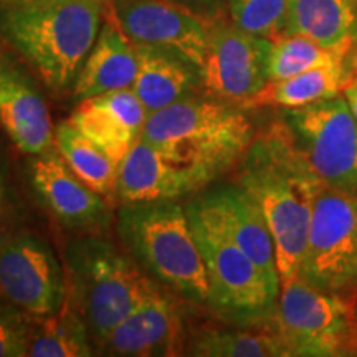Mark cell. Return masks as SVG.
<instances>
[{"mask_svg":"<svg viewBox=\"0 0 357 357\" xmlns=\"http://www.w3.org/2000/svg\"><path fill=\"white\" fill-rule=\"evenodd\" d=\"M172 2L181 3L208 20L227 13V0H172Z\"/></svg>","mask_w":357,"mask_h":357,"instance_id":"cell-31","label":"cell"},{"mask_svg":"<svg viewBox=\"0 0 357 357\" xmlns=\"http://www.w3.org/2000/svg\"><path fill=\"white\" fill-rule=\"evenodd\" d=\"M329 293L296 278L281 284L270 328L287 346L289 357L357 356L356 298Z\"/></svg>","mask_w":357,"mask_h":357,"instance_id":"cell-6","label":"cell"},{"mask_svg":"<svg viewBox=\"0 0 357 357\" xmlns=\"http://www.w3.org/2000/svg\"><path fill=\"white\" fill-rule=\"evenodd\" d=\"M116 230L154 283L182 301L207 306L208 281L185 207L177 200L123 204Z\"/></svg>","mask_w":357,"mask_h":357,"instance_id":"cell-4","label":"cell"},{"mask_svg":"<svg viewBox=\"0 0 357 357\" xmlns=\"http://www.w3.org/2000/svg\"><path fill=\"white\" fill-rule=\"evenodd\" d=\"M111 7L134 43L172 52L202 68L212 19L172 0H111Z\"/></svg>","mask_w":357,"mask_h":357,"instance_id":"cell-12","label":"cell"},{"mask_svg":"<svg viewBox=\"0 0 357 357\" xmlns=\"http://www.w3.org/2000/svg\"><path fill=\"white\" fill-rule=\"evenodd\" d=\"M6 134L0 132V229L22 223V200L12 174V159Z\"/></svg>","mask_w":357,"mask_h":357,"instance_id":"cell-30","label":"cell"},{"mask_svg":"<svg viewBox=\"0 0 357 357\" xmlns=\"http://www.w3.org/2000/svg\"><path fill=\"white\" fill-rule=\"evenodd\" d=\"M55 147L79 181L102 197L114 199L119 164L79 132L70 119L55 126Z\"/></svg>","mask_w":357,"mask_h":357,"instance_id":"cell-24","label":"cell"},{"mask_svg":"<svg viewBox=\"0 0 357 357\" xmlns=\"http://www.w3.org/2000/svg\"><path fill=\"white\" fill-rule=\"evenodd\" d=\"M141 137L160 153L217 178L255 139L243 108L190 96L149 114Z\"/></svg>","mask_w":357,"mask_h":357,"instance_id":"cell-5","label":"cell"},{"mask_svg":"<svg viewBox=\"0 0 357 357\" xmlns=\"http://www.w3.org/2000/svg\"><path fill=\"white\" fill-rule=\"evenodd\" d=\"M185 212L207 273L208 310L238 326L266 323L281 288L266 278L242 248L194 208L185 205Z\"/></svg>","mask_w":357,"mask_h":357,"instance_id":"cell-7","label":"cell"},{"mask_svg":"<svg viewBox=\"0 0 357 357\" xmlns=\"http://www.w3.org/2000/svg\"><path fill=\"white\" fill-rule=\"evenodd\" d=\"M342 95H344L347 105H349L352 114H354L357 121V68H351L349 78H347Z\"/></svg>","mask_w":357,"mask_h":357,"instance_id":"cell-32","label":"cell"},{"mask_svg":"<svg viewBox=\"0 0 357 357\" xmlns=\"http://www.w3.org/2000/svg\"><path fill=\"white\" fill-rule=\"evenodd\" d=\"M298 278L329 293L357 289V195L321 182Z\"/></svg>","mask_w":357,"mask_h":357,"instance_id":"cell-8","label":"cell"},{"mask_svg":"<svg viewBox=\"0 0 357 357\" xmlns=\"http://www.w3.org/2000/svg\"><path fill=\"white\" fill-rule=\"evenodd\" d=\"M0 296L35 318L60 311L68 296L65 263L22 223L0 229Z\"/></svg>","mask_w":357,"mask_h":357,"instance_id":"cell-9","label":"cell"},{"mask_svg":"<svg viewBox=\"0 0 357 357\" xmlns=\"http://www.w3.org/2000/svg\"><path fill=\"white\" fill-rule=\"evenodd\" d=\"M108 0H43L0 7V40L48 89L73 88L96 42Z\"/></svg>","mask_w":357,"mask_h":357,"instance_id":"cell-2","label":"cell"},{"mask_svg":"<svg viewBox=\"0 0 357 357\" xmlns=\"http://www.w3.org/2000/svg\"><path fill=\"white\" fill-rule=\"evenodd\" d=\"M184 356L194 357H289L270 324L243 328H189Z\"/></svg>","mask_w":357,"mask_h":357,"instance_id":"cell-21","label":"cell"},{"mask_svg":"<svg viewBox=\"0 0 357 357\" xmlns=\"http://www.w3.org/2000/svg\"><path fill=\"white\" fill-rule=\"evenodd\" d=\"M354 316H356V326H357V298H356V303H354Z\"/></svg>","mask_w":357,"mask_h":357,"instance_id":"cell-34","label":"cell"},{"mask_svg":"<svg viewBox=\"0 0 357 357\" xmlns=\"http://www.w3.org/2000/svg\"><path fill=\"white\" fill-rule=\"evenodd\" d=\"M194 208L211 225L229 236L236 247L255 261L271 283L281 288L275 240L258 204L238 184L215 187L189 200Z\"/></svg>","mask_w":357,"mask_h":357,"instance_id":"cell-16","label":"cell"},{"mask_svg":"<svg viewBox=\"0 0 357 357\" xmlns=\"http://www.w3.org/2000/svg\"><path fill=\"white\" fill-rule=\"evenodd\" d=\"M284 32L306 35L334 50L354 52L356 0H288Z\"/></svg>","mask_w":357,"mask_h":357,"instance_id":"cell-20","label":"cell"},{"mask_svg":"<svg viewBox=\"0 0 357 357\" xmlns=\"http://www.w3.org/2000/svg\"><path fill=\"white\" fill-rule=\"evenodd\" d=\"M288 0H227V13L236 26L271 40L287 30Z\"/></svg>","mask_w":357,"mask_h":357,"instance_id":"cell-27","label":"cell"},{"mask_svg":"<svg viewBox=\"0 0 357 357\" xmlns=\"http://www.w3.org/2000/svg\"><path fill=\"white\" fill-rule=\"evenodd\" d=\"M66 300L86 323L95 347L137 306L159 293L126 248L93 231L65 247Z\"/></svg>","mask_w":357,"mask_h":357,"instance_id":"cell-3","label":"cell"},{"mask_svg":"<svg viewBox=\"0 0 357 357\" xmlns=\"http://www.w3.org/2000/svg\"><path fill=\"white\" fill-rule=\"evenodd\" d=\"M43 2V0H0V7H19L29 6V3Z\"/></svg>","mask_w":357,"mask_h":357,"instance_id":"cell-33","label":"cell"},{"mask_svg":"<svg viewBox=\"0 0 357 357\" xmlns=\"http://www.w3.org/2000/svg\"><path fill=\"white\" fill-rule=\"evenodd\" d=\"M270 45L268 38L236 26L229 13L212 19L200 68V91L243 108L268 83Z\"/></svg>","mask_w":357,"mask_h":357,"instance_id":"cell-11","label":"cell"},{"mask_svg":"<svg viewBox=\"0 0 357 357\" xmlns=\"http://www.w3.org/2000/svg\"><path fill=\"white\" fill-rule=\"evenodd\" d=\"M91 356H96L95 342L86 323L68 300L60 311L35 318L29 357Z\"/></svg>","mask_w":357,"mask_h":357,"instance_id":"cell-23","label":"cell"},{"mask_svg":"<svg viewBox=\"0 0 357 357\" xmlns=\"http://www.w3.org/2000/svg\"><path fill=\"white\" fill-rule=\"evenodd\" d=\"M136 50L139 70L132 89L149 114L195 96L200 89V70L190 61L149 45L136 43Z\"/></svg>","mask_w":357,"mask_h":357,"instance_id":"cell-19","label":"cell"},{"mask_svg":"<svg viewBox=\"0 0 357 357\" xmlns=\"http://www.w3.org/2000/svg\"><path fill=\"white\" fill-rule=\"evenodd\" d=\"M137 70L136 43L124 33L108 0L100 33L73 84V100L79 102L102 93L132 88Z\"/></svg>","mask_w":357,"mask_h":357,"instance_id":"cell-18","label":"cell"},{"mask_svg":"<svg viewBox=\"0 0 357 357\" xmlns=\"http://www.w3.org/2000/svg\"><path fill=\"white\" fill-rule=\"evenodd\" d=\"M70 121L118 164L134 142L139 139V136L132 132L118 116L98 105L93 98L78 102L73 114L70 116Z\"/></svg>","mask_w":357,"mask_h":357,"instance_id":"cell-26","label":"cell"},{"mask_svg":"<svg viewBox=\"0 0 357 357\" xmlns=\"http://www.w3.org/2000/svg\"><path fill=\"white\" fill-rule=\"evenodd\" d=\"M93 100L102 108L111 111L114 116H118L132 132H136L141 137L142 129H144L147 118H149V111L146 109V106L142 105V101L137 98L132 88L102 93V95L93 96Z\"/></svg>","mask_w":357,"mask_h":357,"instance_id":"cell-29","label":"cell"},{"mask_svg":"<svg viewBox=\"0 0 357 357\" xmlns=\"http://www.w3.org/2000/svg\"><path fill=\"white\" fill-rule=\"evenodd\" d=\"M35 316L0 296V357L29 356Z\"/></svg>","mask_w":357,"mask_h":357,"instance_id":"cell-28","label":"cell"},{"mask_svg":"<svg viewBox=\"0 0 357 357\" xmlns=\"http://www.w3.org/2000/svg\"><path fill=\"white\" fill-rule=\"evenodd\" d=\"M349 73L351 68H347V61H341V63L303 71L287 79L268 82L243 106V109L266 108V106L293 109L339 96L344 91Z\"/></svg>","mask_w":357,"mask_h":357,"instance_id":"cell-22","label":"cell"},{"mask_svg":"<svg viewBox=\"0 0 357 357\" xmlns=\"http://www.w3.org/2000/svg\"><path fill=\"white\" fill-rule=\"evenodd\" d=\"M321 182L287 121L271 124L245 153L236 184L248 192L266 218L281 284L300 271Z\"/></svg>","mask_w":357,"mask_h":357,"instance_id":"cell-1","label":"cell"},{"mask_svg":"<svg viewBox=\"0 0 357 357\" xmlns=\"http://www.w3.org/2000/svg\"><path fill=\"white\" fill-rule=\"evenodd\" d=\"M26 178L38 202L71 230H102L113 222L108 200L79 181L56 147L30 155Z\"/></svg>","mask_w":357,"mask_h":357,"instance_id":"cell-13","label":"cell"},{"mask_svg":"<svg viewBox=\"0 0 357 357\" xmlns=\"http://www.w3.org/2000/svg\"><path fill=\"white\" fill-rule=\"evenodd\" d=\"M212 181L207 172L167 158L139 137L119 162L114 197L121 204L178 200L202 190Z\"/></svg>","mask_w":357,"mask_h":357,"instance_id":"cell-17","label":"cell"},{"mask_svg":"<svg viewBox=\"0 0 357 357\" xmlns=\"http://www.w3.org/2000/svg\"><path fill=\"white\" fill-rule=\"evenodd\" d=\"M287 123L316 176L357 195V121L346 98L288 109Z\"/></svg>","mask_w":357,"mask_h":357,"instance_id":"cell-10","label":"cell"},{"mask_svg":"<svg viewBox=\"0 0 357 357\" xmlns=\"http://www.w3.org/2000/svg\"><path fill=\"white\" fill-rule=\"evenodd\" d=\"M268 82L287 79L318 66L347 61L352 52L334 50L301 33L283 32L270 40Z\"/></svg>","mask_w":357,"mask_h":357,"instance_id":"cell-25","label":"cell"},{"mask_svg":"<svg viewBox=\"0 0 357 357\" xmlns=\"http://www.w3.org/2000/svg\"><path fill=\"white\" fill-rule=\"evenodd\" d=\"M32 73L19 55L0 50V131L26 155L55 147V126Z\"/></svg>","mask_w":357,"mask_h":357,"instance_id":"cell-15","label":"cell"},{"mask_svg":"<svg viewBox=\"0 0 357 357\" xmlns=\"http://www.w3.org/2000/svg\"><path fill=\"white\" fill-rule=\"evenodd\" d=\"M181 298L166 289L142 303L96 346V356H184L189 326Z\"/></svg>","mask_w":357,"mask_h":357,"instance_id":"cell-14","label":"cell"}]
</instances>
